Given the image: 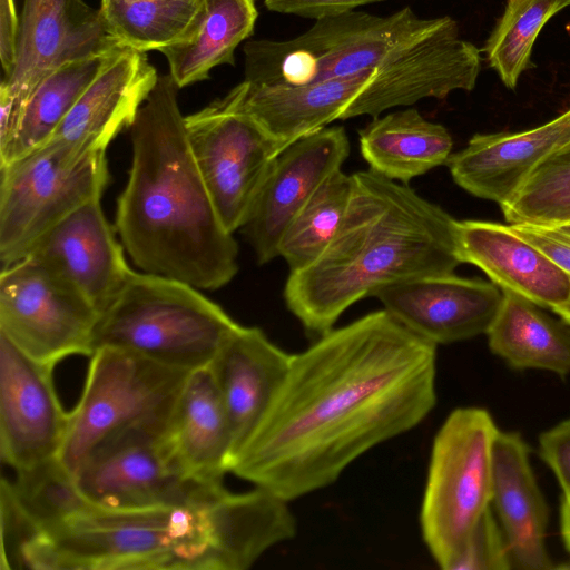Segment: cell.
Masks as SVG:
<instances>
[{"label": "cell", "mask_w": 570, "mask_h": 570, "mask_svg": "<svg viewBox=\"0 0 570 570\" xmlns=\"http://www.w3.org/2000/svg\"><path fill=\"white\" fill-rule=\"evenodd\" d=\"M436 347L384 308L333 327L293 354L230 472L288 502L333 484L431 413Z\"/></svg>", "instance_id": "6da1fadb"}, {"label": "cell", "mask_w": 570, "mask_h": 570, "mask_svg": "<svg viewBox=\"0 0 570 570\" xmlns=\"http://www.w3.org/2000/svg\"><path fill=\"white\" fill-rule=\"evenodd\" d=\"M288 501L255 487L235 493L223 483L186 501L140 509L91 505L35 534L18 566L36 570H245L296 535Z\"/></svg>", "instance_id": "7a4b0ae2"}, {"label": "cell", "mask_w": 570, "mask_h": 570, "mask_svg": "<svg viewBox=\"0 0 570 570\" xmlns=\"http://www.w3.org/2000/svg\"><path fill=\"white\" fill-rule=\"evenodd\" d=\"M179 89L169 73L159 76L130 127L131 164L115 229L141 272L213 291L237 274L238 246L194 158Z\"/></svg>", "instance_id": "3957f363"}, {"label": "cell", "mask_w": 570, "mask_h": 570, "mask_svg": "<svg viewBox=\"0 0 570 570\" xmlns=\"http://www.w3.org/2000/svg\"><path fill=\"white\" fill-rule=\"evenodd\" d=\"M352 175L335 237L315 262L289 273L284 287L287 308L315 338L380 287L451 274L462 263L456 219L442 207L371 169Z\"/></svg>", "instance_id": "277c9868"}, {"label": "cell", "mask_w": 570, "mask_h": 570, "mask_svg": "<svg viewBox=\"0 0 570 570\" xmlns=\"http://www.w3.org/2000/svg\"><path fill=\"white\" fill-rule=\"evenodd\" d=\"M481 61L480 49L458 32L384 66L304 86L244 80L227 96L254 117L282 150L334 120L375 118L422 99L471 91Z\"/></svg>", "instance_id": "5b68a950"}, {"label": "cell", "mask_w": 570, "mask_h": 570, "mask_svg": "<svg viewBox=\"0 0 570 570\" xmlns=\"http://www.w3.org/2000/svg\"><path fill=\"white\" fill-rule=\"evenodd\" d=\"M458 32L451 17L422 18L410 7L389 16L352 10L316 19L289 40L246 42L244 80L309 85L384 66Z\"/></svg>", "instance_id": "8992f818"}, {"label": "cell", "mask_w": 570, "mask_h": 570, "mask_svg": "<svg viewBox=\"0 0 570 570\" xmlns=\"http://www.w3.org/2000/svg\"><path fill=\"white\" fill-rule=\"evenodd\" d=\"M238 326L199 288L132 271L119 295L101 313L94 348H119L193 372L209 366Z\"/></svg>", "instance_id": "52a82bcc"}, {"label": "cell", "mask_w": 570, "mask_h": 570, "mask_svg": "<svg viewBox=\"0 0 570 570\" xmlns=\"http://www.w3.org/2000/svg\"><path fill=\"white\" fill-rule=\"evenodd\" d=\"M498 432L487 410L466 406L453 410L434 436L420 527L430 554L443 570L492 503Z\"/></svg>", "instance_id": "ba28073f"}, {"label": "cell", "mask_w": 570, "mask_h": 570, "mask_svg": "<svg viewBox=\"0 0 570 570\" xmlns=\"http://www.w3.org/2000/svg\"><path fill=\"white\" fill-rule=\"evenodd\" d=\"M0 265L23 258L55 225L101 198L110 175L106 151L50 139L0 167Z\"/></svg>", "instance_id": "9c48e42d"}, {"label": "cell", "mask_w": 570, "mask_h": 570, "mask_svg": "<svg viewBox=\"0 0 570 570\" xmlns=\"http://www.w3.org/2000/svg\"><path fill=\"white\" fill-rule=\"evenodd\" d=\"M189 373L128 351L96 350L81 397L68 413L59 462L73 475L86 455L111 434L168 421Z\"/></svg>", "instance_id": "30bf717a"}, {"label": "cell", "mask_w": 570, "mask_h": 570, "mask_svg": "<svg viewBox=\"0 0 570 570\" xmlns=\"http://www.w3.org/2000/svg\"><path fill=\"white\" fill-rule=\"evenodd\" d=\"M99 318L75 286L31 256L0 269V334L40 364L91 356Z\"/></svg>", "instance_id": "8fae6325"}, {"label": "cell", "mask_w": 570, "mask_h": 570, "mask_svg": "<svg viewBox=\"0 0 570 570\" xmlns=\"http://www.w3.org/2000/svg\"><path fill=\"white\" fill-rule=\"evenodd\" d=\"M194 158L225 227L234 233L281 153L274 138L226 95L185 116Z\"/></svg>", "instance_id": "7c38bea8"}, {"label": "cell", "mask_w": 570, "mask_h": 570, "mask_svg": "<svg viewBox=\"0 0 570 570\" xmlns=\"http://www.w3.org/2000/svg\"><path fill=\"white\" fill-rule=\"evenodd\" d=\"M167 422L131 426L98 443L73 472L85 498L102 509H140L186 501L208 485L188 479L175 462Z\"/></svg>", "instance_id": "4fadbf2b"}, {"label": "cell", "mask_w": 570, "mask_h": 570, "mask_svg": "<svg viewBox=\"0 0 570 570\" xmlns=\"http://www.w3.org/2000/svg\"><path fill=\"white\" fill-rule=\"evenodd\" d=\"M119 45L100 10L83 0H23L14 68L0 86L11 104L1 124L3 134L16 139L28 100L49 73Z\"/></svg>", "instance_id": "5bb4252c"}, {"label": "cell", "mask_w": 570, "mask_h": 570, "mask_svg": "<svg viewBox=\"0 0 570 570\" xmlns=\"http://www.w3.org/2000/svg\"><path fill=\"white\" fill-rule=\"evenodd\" d=\"M348 154L345 129L326 126L294 140L275 157L239 228L258 264L278 256L287 226L324 180L342 169Z\"/></svg>", "instance_id": "9a60e30c"}, {"label": "cell", "mask_w": 570, "mask_h": 570, "mask_svg": "<svg viewBox=\"0 0 570 570\" xmlns=\"http://www.w3.org/2000/svg\"><path fill=\"white\" fill-rule=\"evenodd\" d=\"M40 364L0 334V454L16 472L58 459L68 422Z\"/></svg>", "instance_id": "2e32d148"}, {"label": "cell", "mask_w": 570, "mask_h": 570, "mask_svg": "<svg viewBox=\"0 0 570 570\" xmlns=\"http://www.w3.org/2000/svg\"><path fill=\"white\" fill-rule=\"evenodd\" d=\"M372 297L409 330L439 345L487 334L502 292L494 283L451 273L386 285Z\"/></svg>", "instance_id": "e0dca14e"}, {"label": "cell", "mask_w": 570, "mask_h": 570, "mask_svg": "<svg viewBox=\"0 0 570 570\" xmlns=\"http://www.w3.org/2000/svg\"><path fill=\"white\" fill-rule=\"evenodd\" d=\"M100 199L82 205L60 220L26 256L68 281L101 315L119 295L132 269Z\"/></svg>", "instance_id": "ac0fdd59"}, {"label": "cell", "mask_w": 570, "mask_h": 570, "mask_svg": "<svg viewBox=\"0 0 570 570\" xmlns=\"http://www.w3.org/2000/svg\"><path fill=\"white\" fill-rule=\"evenodd\" d=\"M568 149L570 108L524 131L474 135L445 165L462 189L502 205L543 164Z\"/></svg>", "instance_id": "d6986e66"}, {"label": "cell", "mask_w": 570, "mask_h": 570, "mask_svg": "<svg viewBox=\"0 0 570 570\" xmlns=\"http://www.w3.org/2000/svg\"><path fill=\"white\" fill-rule=\"evenodd\" d=\"M158 77L146 52L119 45L48 140L106 151L124 128L131 127Z\"/></svg>", "instance_id": "ffe728a7"}, {"label": "cell", "mask_w": 570, "mask_h": 570, "mask_svg": "<svg viewBox=\"0 0 570 570\" xmlns=\"http://www.w3.org/2000/svg\"><path fill=\"white\" fill-rule=\"evenodd\" d=\"M292 356L261 328L239 324L209 365L227 412L234 458L267 412Z\"/></svg>", "instance_id": "44dd1931"}, {"label": "cell", "mask_w": 570, "mask_h": 570, "mask_svg": "<svg viewBox=\"0 0 570 570\" xmlns=\"http://www.w3.org/2000/svg\"><path fill=\"white\" fill-rule=\"evenodd\" d=\"M460 261L478 266L502 291L552 311L570 294V275L509 225L456 220Z\"/></svg>", "instance_id": "7402d4cb"}, {"label": "cell", "mask_w": 570, "mask_h": 570, "mask_svg": "<svg viewBox=\"0 0 570 570\" xmlns=\"http://www.w3.org/2000/svg\"><path fill=\"white\" fill-rule=\"evenodd\" d=\"M492 503L513 569H553L546 548L548 505L531 468L530 449L517 432L499 430L495 438Z\"/></svg>", "instance_id": "603a6c76"}, {"label": "cell", "mask_w": 570, "mask_h": 570, "mask_svg": "<svg viewBox=\"0 0 570 570\" xmlns=\"http://www.w3.org/2000/svg\"><path fill=\"white\" fill-rule=\"evenodd\" d=\"M171 455L190 480L223 483L234 444L227 412L209 366L188 374L166 426Z\"/></svg>", "instance_id": "cb8c5ba5"}, {"label": "cell", "mask_w": 570, "mask_h": 570, "mask_svg": "<svg viewBox=\"0 0 570 570\" xmlns=\"http://www.w3.org/2000/svg\"><path fill=\"white\" fill-rule=\"evenodd\" d=\"M358 144L371 170L406 185L445 165L453 147L448 129L414 108L373 118L360 130Z\"/></svg>", "instance_id": "d4e9b609"}, {"label": "cell", "mask_w": 570, "mask_h": 570, "mask_svg": "<svg viewBox=\"0 0 570 570\" xmlns=\"http://www.w3.org/2000/svg\"><path fill=\"white\" fill-rule=\"evenodd\" d=\"M255 0H200L180 39L161 48L169 75L179 88L207 80L219 65H234L237 46L257 20Z\"/></svg>", "instance_id": "484cf974"}, {"label": "cell", "mask_w": 570, "mask_h": 570, "mask_svg": "<svg viewBox=\"0 0 570 570\" xmlns=\"http://www.w3.org/2000/svg\"><path fill=\"white\" fill-rule=\"evenodd\" d=\"M487 335L491 352L515 370H543L561 377L570 374V326L523 296L502 291Z\"/></svg>", "instance_id": "4316f807"}, {"label": "cell", "mask_w": 570, "mask_h": 570, "mask_svg": "<svg viewBox=\"0 0 570 570\" xmlns=\"http://www.w3.org/2000/svg\"><path fill=\"white\" fill-rule=\"evenodd\" d=\"M1 480V504L32 535L49 531L94 505L58 459Z\"/></svg>", "instance_id": "83f0119b"}, {"label": "cell", "mask_w": 570, "mask_h": 570, "mask_svg": "<svg viewBox=\"0 0 570 570\" xmlns=\"http://www.w3.org/2000/svg\"><path fill=\"white\" fill-rule=\"evenodd\" d=\"M110 51L68 61L37 86L24 107L11 150L0 167L41 146L51 137L95 80Z\"/></svg>", "instance_id": "f1b7e54d"}, {"label": "cell", "mask_w": 570, "mask_h": 570, "mask_svg": "<svg viewBox=\"0 0 570 570\" xmlns=\"http://www.w3.org/2000/svg\"><path fill=\"white\" fill-rule=\"evenodd\" d=\"M353 187V175L342 169L333 173L293 218L278 245V256L289 273L307 267L328 247L345 217Z\"/></svg>", "instance_id": "f546056e"}, {"label": "cell", "mask_w": 570, "mask_h": 570, "mask_svg": "<svg viewBox=\"0 0 570 570\" xmlns=\"http://www.w3.org/2000/svg\"><path fill=\"white\" fill-rule=\"evenodd\" d=\"M200 0H101L109 33L139 51L160 50L181 38Z\"/></svg>", "instance_id": "4dcf8cb0"}, {"label": "cell", "mask_w": 570, "mask_h": 570, "mask_svg": "<svg viewBox=\"0 0 570 570\" xmlns=\"http://www.w3.org/2000/svg\"><path fill=\"white\" fill-rule=\"evenodd\" d=\"M570 0H508L482 51L503 85L513 90L531 67L534 42L546 23Z\"/></svg>", "instance_id": "1f68e13d"}, {"label": "cell", "mask_w": 570, "mask_h": 570, "mask_svg": "<svg viewBox=\"0 0 570 570\" xmlns=\"http://www.w3.org/2000/svg\"><path fill=\"white\" fill-rule=\"evenodd\" d=\"M500 206L509 224L554 228L570 225V149L543 164Z\"/></svg>", "instance_id": "d6a6232c"}, {"label": "cell", "mask_w": 570, "mask_h": 570, "mask_svg": "<svg viewBox=\"0 0 570 570\" xmlns=\"http://www.w3.org/2000/svg\"><path fill=\"white\" fill-rule=\"evenodd\" d=\"M513 569L509 548L491 507L479 519L462 550L444 570Z\"/></svg>", "instance_id": "836d02e7"}, {"label": "cell", "mask_w": 570, "mask_h": 570, "mask_svg": "<svg viewBox=\"0 0 570 570\" xmlns=\"http://www.w3.org/2000/svg\"><path fill=\"white\" fill-rule=\"evenodd\" d=\"M539 454L554 473L563 495L570 497V417L540 435Z\"/></svg>", "instance_id": "e575fe53"}, {"label": "cell", "mask_w": 570, "mask_h": 570, "mask_svg": "<svg viewBox=\"0 0 570 570\" xmlns=\"http://www.w3.org/2000/svg\"><path fill=\"white\" fill-rule=\"evenodd\" d=\"M509 227L570 275V234L554 227L515 224H509Z\"/></svg>", "instance_id": "d590c367"}, {"label": "cell", "mask_w": 570, "mask_h": 570, "mask_svg": "<svg viewBox=\"0 0 570 570\" xmlns=\"http://www.w3.org/2000/svg\"><path fill=\"white\" fill-rule=\"evenodd\" d=\"M381 1L385 0H264V4L273 12L316 20Z\"/></svg>", "instance_id": "8d00e7d4"}, {"label": "cell", "mask_w": 570, "mask_h": 570, "mask_svg": "<svg viewBox=\"0 0 570 570\" xmlns=\"http://www.w3.org/2000/svg\"><path fill=\"white\" fill-rule=\"evenodd\" d=\"M20 17L14 0H0V59L3 79L10 77L17 57Z\"/></svg>", "instance_id": "74e56055"}, {"label": "cell", "mask_w": 570, "mask_h": 570, "mask_svg": "<svg viewBox=\"0 0 570 570\" xmlns=\"http://www.w3.org/2000/svg\"><path fill=\"white\" fill-rule=\"evenodd\" d=\"M560 530L566 548L570 552V497L562 495L560 504Z\"/></svg>", "instance_id": "f35d334b"}, {"label": "cell", "mask_w": 570, "mask_h": 570, "mask_svg": "<svg viewBox=\"0 0 570 570\" xmlns=\"http://www.w3.org/2000/svg\"><path fill=\"white\" fill-rule=\"evenodd\" d=\"M553 312L558 314L568 326H570V294L567 301L554 308Z\"/></svg>", "instance_id": "ab89813d"}, {"label": "cell", "mask_w": 570, "mask_h": 570, "mask_svg": "<svg viewBox=\"0 0 570 570\" xmlns=\"http://www.w3.org/2000/svg\"><path fill=\"white\" fill-rule=\"evenodd\" d=\"M560 229L566 232V233H568V234H570V225L560 227Z\"/></svg>", "instance_id": "60d3db41"}, {"label": "cell", "mask_w": 570, "mask_h": 570, "mask_svg": "<svg viewBox=\"0 0 570 570\" xmlns=\"http://www.w3.org/2000/svg\"><path fill=\"white\" fill-rule=\"evenodd\" d=\"M567 30H568V32L570 35V23L567 26Z\"/></svg>", "instance_id": "b9f144b4"}]
</instances>
